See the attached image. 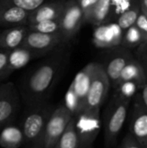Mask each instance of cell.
<instances>
[{
	"label": "cell",
	"mask_w": 147,
	"mask_h": 148,
	"mask_svg": "<svg viewBox=\"0 0 147 148\" xmlns=\"http://www.w3.org/2000/svg\"><path fill=\"white\" fill-rule=\"evenodd\" d=\"M47 56L23 80L19 95L26 108L49 102L52 90L68 63L69 44L61 46Z\"/></svg>",
	"instance_id": "6da1fadb"
},
{
	"label": "cell",
	"mask_w": 147,
	"mask_h": 148,
	"mask_svg": "<svg viewBox=\"0 0 147 148\" xmlns=\"http://www.w3.org/2000/svg\"><path fill=\"white\" fill-rule=\"evenodd\" d=\"M55 108L49 102L27 108L21 127L23 148H43L47 122Z\"/></svg>",
	"instance_id": "7a4b0ae2"
},
{
	"label": "cell",
	"mask_w": 147,
	"mask_h": 148,
	"mask_svg": "<svg viewBox=\"0 0 147 148\" xmlns=\"http://www.w3.org/2000/svg\"><path fill=\"white\" fill-rule=\"evenodd\" d=\"M132 98L114 91L104 118L105 147L111 148L117 143L120 134L127 120Z\"/></svg>",
	"instance_id": "3957f363"
},
{
	"label": "cell",
	"mask_w": 147,
	"mask_h": 148,
	"mask_svg": "<svg viewBox=\"0 0 147 148\" xmlns=\"http://www.w3.org/2000/svg\"><path fill=\"white\" fill-rule=\"evenodd\" d=\"M110 88V82L101 63L95 62L83 113H100L101 108L107 97Z\"/></svg>",
	"instance_id": "277c9868"
},
{
	"label": "cell",
	"mask_w": 147,
	"mask_h": 148,
	"mask_svg": "<svg viewBox=\"0 0 147 148\" xmlns=\"http://www.w3.org/2000/svg\"><path fill=\"white\" fill-rule=\"evenodd\" d=\"M134 58L131 49L123 46H115L107 49L103 62H101L110 82L111 87L115 90L124 68Z\"/></svg>",
	"instance_id": "5b68a950"
},
{
	"label": "cell",
	"mask_w": 147,
	"mask_h": 148,
	"mask_svg": "<svg viewBox=\"0 0 147 148\" xmlns=\"http://www.w3.org/2000/svg\"><path fill=\"white\" fill-rule=\"evenodd\" d=\"M60 33L67 43L76 36L85 23L84 13L76 0H67L64 10L60 16Z\"/></svg>",
	"instance_id": "8992f818"
},
{
	"label": "cell",
	"mask_w": 147,
	"mask_h": 148,
	"mask_svg": "<svg viewBox=\"0 0 147 148\" xmlns=\"http://www.w3.org/2000/svg\"><path fill=\"white\" fill-rule=\"evenodd\" d=\"M127 118L129 134L147 148V110L142 103L139 91L132 98Z\"/></svg>",
	"instance_id": "52a82bcc"
},
{
	"label": "cell",
	"mask_w": 147,
	"mask_h": 148,
	"mask_svg": "<svg viewBox=\"0 0 147 148\" xmlns=\"http://www.w3.org/2000/svg\"><path fill=\"white\" fill-rule=\"evenodd\" d=\"M20 101L14 83H0V129L11 125L20 109Z\"/></svg>",
	"instance_id": "ba28073f"
},
{
	"label": "cell",
	"mask_w": 147,
	"mask_h": 148,
	"mask_svg": "<svg viewBox=\"0 0 147 148\" xmlns=\"http://www.w3.org/2000/svg\"><path fill=\"white\" fill-rule=\"evenodd\" d=\"M73 116L64 104L55 108L47 122L43 148H54Z\"/></svg>",
	"instance_id": "9c48e42d"
},
{
	"label": "cell",
	"mask_w": 147,
	"mask_h": 148,
	"mask_svg": "<svg viewBox=\"0 0 147 148\" xmlns=\"http://www.w3.org/2000/svg\"><path fill=\"white\" fill-rule=\"evenodd\" d=\"M69 44L67 43L60 33L45 34L29 30L27 34L22 46L36 53L38 57L47 56L57 48Z\"/></svg>",
	"instance_id": "30bf717a"
},
{
	"label": "cell",
	"mask_w": 147,
	"mask_h": 148,
	"mask_svg": "<svg viewBox=\"0 0 147 148\" xmlns=\"http://www.w3.org/2000/svg\"><path fill=\"white\" fill-rule=\"evenodd\" d=\"M140 12V0H113L110 23H115L124 33L135 24Z\"/></svg>",
	"instance_id": "8fae6325"
},
{
	"label": "cell",
	"mask_w": 147,
	"mask_h": 148,
	"mask_svg": "<svg viewBox=\"0 0 147 148\" xmlns=\"http://www.w3.org/2000/svg\"><path fill=\"white\" fill-rule=\"evenodd\" d=\"M75 128L80 142L79 148H92L101 131L100 113H82L75 117Z\"/></svg>",
	"instance_id": "7c38bea8"
},
{
	"label": "cell",
	"mask_w": 147,
	"mask_h": 148,
	"mask_svg": "<svg viewBox=\"0 0 147 148\" xmlns=\"http://www.w3.org/2000/svg\"><path fill=\"white\" fill-rule=\"evenodd\" d=\"M94 63L95 62H89L87 64L75 77L74 81L72 82L69 88L73 91L75 94L77 102H78V107H77V111L75 115V117H77L81 114L83 113L84 108H85V103H86V98L88 93V89L90 87L92 76H93V72L94 69Z\"/></svg>",
	"instance_id": "4fadbf2b"
},
{
	"label": "cell",
	"mask_w": 147,
	"mask_h": 148,
	"mask_svg": "<svg viewBox=\"0 0 147 148\" xmlns=\"http://www.w3.org/2000/svg\"><path fill=\"white\" fill-rule=\"evenodd\" d=\"M123 32L115 23H109L96 26L93 42L96 47L108 49L121 43Z\"/></svg>",
	"instance_id": "5bb4252c"
},
{
	"label": "cell",
	"mask_w": 147,
	"mask_h": 148,
	"mask_svg": "<svg viewBox=\"0 0 147 148\" xmlns=\"http://www.w3.org/2000/svg\"><path fill=\"white\" fill-rule=\"evenodd\" d=\"M67 0H48L35 10L31 11L28 25L48 20H55L62 15Z\"/></svg>",
	"instance_id": "9a60e30c"
},
{
	"label": "cell",
	"mask_w": 147,
	"mask_h": 148,
	"mask_svg": "<svg viewBox=\"0 0 147 148\" xmlns=\"http://www.w3.org/2000/svg\"><path fill=\"white\" fill-rule=\"evenodd\" d=\"M30 12L9 3H0V26L28 25Z\"/></svg>",
	"instance_id": "2e32d148"
},
{
	"label": "cell",
	"mask_w": 147,
	"mask_h": 148,
	"mask_svg": "<svg viewBox=\"0 0 147 148\" xmlns=\"http://www.w3.org/2000/svg\"><path fill=\"white\" fill-rule=\"evenodd\" d=\"M29 31L28 25L8 27L0 33V49L12 50L22 46Z\"/></svg>",
	"instance_id": "e0dca14e"
},
{
	"label": "cell",
	"mask_w": 147,
	"mask_h": 148,
	"mask_svg": "<svg viewBox=\"0 0 147 148\" xmlns=\"http://www.w3.org/2000/svg\"><path fill=\"white\" fill-rule=\"evenodd\" d=\"M113 0H98L88 16L85 17V23L100 26L111 22Z\"/></svg>",
	"instance_id": "ac0fdd59"
},
{
	"label": "cell",
	"mask_w": 147,
	"mask_h": 148,
	"mask_svg": "<svg viewBox=\"0 0 147 148\" xmlns=\"http://www.w3.org/2000/svg\"><path fill=\"white\" fill-rule=\"evenodd\" d=\"M127 82L134 83L138 88V91L147 82V77L145 74V71L139 62L135 58V56L122 70L119 80L118 87L122 83Z\"/></svg>",
	"instance_id": "d6986e66"
},
{
	"label": "cell",
	"mask_w": 147,
	"mask_h": 148,
	"mask_svg": "<svg viewBox=\"0 0 147 148\" xmlns=\"http://www.w3.org/2000/svg\"><path fill=\"white\" fill-rule=\"evenodd\" d=\"M38 56L30 49L20 46L12 50H9V72L11 75L14 71L26 66L32 59Z\"/></svg>",
	"instance_id": "ffe728a7"
},
{
	"label": "cell",
	"mask_w": 147,
	"mask_h": 148,
	"mask_svg": "<svg viewBox=\"0 0 147 148\" xmlns=\"http://www.w3.org/2000/svg\"><path fill=\"white\" fill-rule=\"evenodd\" d=\"M22 129L16 126H7L0 133V147L3 148H20L23 147Z\"/></svg>",
	"instance_id": "44dd1931"
},
{
	"label": "cell",
	"mask_w": 147,
	"mask_h": 148,
	"mask_svg": "<svg viewBox=\"0 0 147 148\" xmlns=\"http://www.w3.org/2000/svg\"><path fill=\"white\" fill-rule=\"evenodd\" d=\"M75 117L73 116L65 131L56 142L54 148H79L80 142L75 128Z\"/></svg>",
	"instance_id": "7402d4cb"
},
{
	"label": "cell",
	"mask_w": 147,
	"mask_h": 148,
	"mask_svg": "<svg viewBox=\"0 0 147 148\" xmlns=\"http://www.w3.org/2000/svg\"><path fill=\"white\" fill-rule=\"evenodd\" d=\"M142 43L143 41L141 36L139 30L137 29V28L135 27V25H133L123 33V37L120 46H123L129 49H136Z\"/></svg>",
	"instance_id": "603a6c76"
},
{
	"label": "cell",
	"mask_w": 147,
	"mask_h": 148,
	"mask_svg": "<svg viewBox=\"0 0 147 148\" xmlns=\"http://www.w3.org/2000/svg\"><path fill=\"white\" fill-rule=\"evenodd\" d=\"M28 27H29V30L40 32V33H45V34H57V33H60L59 19L43 21V22L37 23L28 25Z\"/></svg>",
	"instance_id": "cb8c5ba5"
},
{
	"label": "cell",
	"mask_w": 147,
	"mask_h": 148,
	"mask_svg": "<svg viewBox=\"0 0 147 148\" xmlns=\"http://www.w3.org/2000/svg\"><path fill=\"white\" fill-rule=\"evenodd\" d=\"M47 1L48 0H0V3L12 4L31 12Z\"/></svg>",
	"instance_id": "d4e9b609"
},
{
	"label": "cell",
	"mask_w": 147,
	"mask_h": 148,
	"mask_svg": "<svg viewBox=\"0 0 147 148\" xmlns=\"http://www.w3.org/2000/svg\"><path fill=\"white\" fill-rule=\"evenodd\" d=\"M10 75L9 72V50L0 49V81L7 79Z\"/></svg>",
	"instance_id": "484cf974"
},
{
	"label": "cell",
	"mask_w": 147,
	"mask_h": 148,
	"mask_svg": "<svg viewBox=\"0 0 147 148\" xmlns=\"http://www.w3.org/2000/svg\"><path fill=\"white\" fill-rule=\"evenodd\" d=\"M134 56L141 64L147 77V42H144L140 44L136 49Z\"/></svg>",
	"instance_id": "4316f807"
},
{
	"label": "cell",
	"mask_w": 147,
	"mask_h": 148,
	"mask_svg": "<svg viewBox=\"0 0 147 148\" xmlns=\"http://www.w3.org/2000/svg\"><path fill=\"white\" fill-rule=\"evenodd\" d=\"M134 25L141 36L143 43L147 42V15L140 12Z\"/></svg>",
	"instance_id": "83f0119b"
},
{
	"label": "cell",
	"mask_w": 147,
	"mask_h": 148,
	"mask_svg": "<svg viewBox=\"0 0 147 148\" xmlns=\"http://www.w3.org/2000/svg\"><path fill=\"white\" fill-rule=\"evenodd\" d=\"M119 148H145L136 139H134L130 134H127Z\"/></svg>",
	"instance_id": "f1b7e54d"
},
{
	"label": "cell",
	"mask_w": 147,
	"mask_h": 148,
	"mask_svg": "<svg viewBox=\"0 0 147 148\" xmlns=\"http://www.w3.org/2000/svg\"><path fill=\"white\" fill-rule=\"evenodd\" d=\"M76 1L84 13V19L88 16L89 11L92 10V8L94 6V4L98 2V0H76Z\"/></svg>",
	"instance_id": "f546056e"
},
{
	"label": "cell",
	"mask_w": 147,
	"mask_h": 148,
	"mask_svg": "<svg viewBox=\"0 0 147 148\" xmlns=\"http://www.w3.org/2000/svg\"><path fill=\"white\" fill-rule=\"evenodd\" d=\"M139 93L140 95L142 103H143L145 108L147 110V82L144 84V86L139 90Z\"/></svg>",
	"instance_id": "4dcf8cb0"
},
{
	"label": "cell",
	"mask_w": 147,
	"mask_h": 148,
	"mask_svg": "<svg viewBox=\"0 0 147 148\" xmlns=\"http://www.w3.org/2000/svg\"><path fill=\"white\" fill-rule=\"evenodd\" d=\"M141 12L147 15V0H140Z\"/></svg>",
	"instance_id": "1f68e13d"
}]
</instances>
